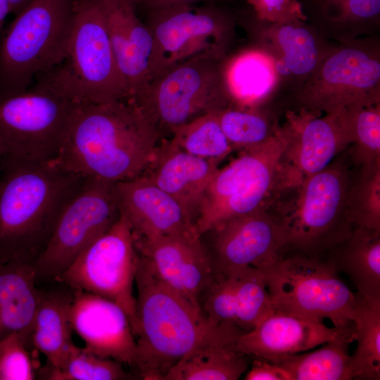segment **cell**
<instances>
[{"label":"cell","instance_id":"cell-19","mask_svg":"<svg viewBox=\"0 0 380 380\" xmlns=\"http://www.w3.org/2000/svg\"><path fill=\"white\" fill-rule=\"evenodd\" d=\"M120 212L135 242L177 234H199L194 217L171 195L140 175L115 183Z\"/></svg>","mask_w":380,"mask_h":380},{"label":"cell","instance_id":"cell-44","mask_svg":"<svg viewBox=\"0 0 380 380\" xmlns=\"http://www.w3.org/2000/svg\"><path fill=\"white\" fill-rule=\"evenodd\" d=\"M134 5L139 3H145L146 0H130Z\"/></svg>","mask_w":380,"mask_h":380},{"label":"cell","instance_id":"cell-16","mask_svg":"<svg viewBox=\"0 0 380 380\" xmlns=\"http://www.w3.org/2000/svg\"><path fill=\"white\" fill-rule=\"evenodd\" d=\"M322 113L303 108L286 113L289 141L281 161V193L324 170L351 144L342 110Z\"/></svg>","mask_w":380,"mask_h":380},{"label":"cell","instance_id":"cell-36","mask_svg":"<svg viewBox=\"0 0 380 380\" xmlns=\"http://www.w3.org/2000/svg\"><path fill=\"white\" fill-rule=\"evenodd\" d=\"M39 377L49 380H124L136 379L124 365L75 346L60 368L42 367Z\"/></svg>","mask_w":380,"mask_h":380},{"label":"cell","instance_id":"cell-21","mask_svg":"<svg viewBox=\"0 0 380 380\" xmlns=\"http://www.w3.org/2000/svg\"><path fill=\"white\" fill-rule=\"evenodd\" d=\"M139 254L169 286L198 307L213 272L199 234H177L135 242Z\"/></svg>","mask_w":380,"mask_h":380},{"label":"cell","instance_id":"cell-12","mask_svg":"<svg viewBox=\"0 0 380 380\" xmlns=\"http://www.w3.org/2000/svg\"><path fill=\"white\" fill-rule=\"evenodd\" d=\"M147 26L153 36L150 81L198 56L226 59L235 24L217 8L183 5L151 9Z\"/></svg>","mask_w":380,"mask_h":380},{"label":"cell","instance_id":"cell-32","mask_svg":"<svg viewBox=\"0 0 380 380\" xmlns=\"http://www.w3.org/2000/svg\"><path fill=\"white\" fill-rule=\"evenodd\" d=\"M354 327L357 347L350 355L352 379H380V305L357 293Z\"/></svg>","mask_w":380,"mask_h":380},{"label":"cell","instance_id":"cell-35","mask_svg":"<svg viewBox=\"0 0 380 380\" xmlns=\"http://www.w3.org/2000/svg\"><path fill=\"white\" fill-rule=\"evenodd\" d=\"M216 114L233 149L243 151L267 142L278 126L258 108L231 105Z\"/></svg>","mask_w":380,"mask_h":380},{"label":"cell","instance_id":"cell-10","mask_svg":"<svg viewBox=\"0 0 380 380\" xmlns=\"http://www.w3.org/2000/svg\"><path fill=\"white\" fill-rule=\"evenodd\" d=\"M225 59L201 55L158 74L131 100L160 134L232 105L223 75Z\"/></svg>","mask_w":380,"mask_h":380},{"label":"cell","instance_id":"cell-18","mask_svg":"<svg viewBox=\"0 0 380 380\" xmlns=\"http://www.w3.org/2000/svg\"><path fill=\"white\" fill-rule=\"evenodd\" d=\"M72 292L70 320L73 331L84 343V349L134 370L137 341L126 312L101 296L80 290Z\"/></svg>","mask_w":380,"mask_h":380},{"label":"cell","instance_id":"cell-8","mask_svg":"<svg viewBox=\"0 0 380 380\" xmlns=\"http://www.w3.org/2000/svg\"><path fill=\"white\" fill-rule=\"evenodd\" d=\"M75 103L128 99L107 28L96 0H78L71 39L62 61L42 74Z\"/></svg>","mask_w":380,"mask_h":380},{"label":"cell","instance_id":"cell-6","mask_svg":"<svg viewBox=\"0 0 380 380\" xmlns=\"http://www.w3.org/2000/svg\"><path fill=\"white\" fill-rule=\"evenodd\" d=\"M288 141L286 125H278L267 142L242 151L216 170L197 211L199 235L224 220L270 207L280 192L281 161Z\"/></svg>","mask_w":380,"mask_h":380},{"label":"cell","instance_id":"cell-30","mask_svg":"<svg viewBox=\"0 0 380 380\" xmlns=\"http://www.w3.org/2000/svg\"><path fill=\"white\" fill-rule=\"evenodd\" d=\"M313 24L338 43L372 36L380 25V0H313Z\"/></svg>","mask_w":380,"mask_h":380},{"label":"cell","instance_id":"cell-4","mask_svg":"<svg viewBox=\"0 0 380 380\" xmlns=\"http://www.w3.org/2000/svg\"><path fill=\"white\" fill-rule=\"evenodd\" d=\"M343 157L324 170L283 191L289 199L275 200L270 206L280 227L284 251L311 256L345 241L355 226L347 213L353 175Z\"/></svg>","mask_w":380,"mask_h":380},{"label":"cell","instance_id":"cell-25","mask_svg":"<svg viewBox=\"0 0 380 380\" xmlns=\"http://www.w3.org/2000/svg\"><path fill=\"white\" fill-rule=\"evenodd\" d=\"M219 164L188 153L166 141L158 146L141 175L179 201L196 222L199 205Z\"/></svg>","mask_w":380,"mask_h":380},{"label":"cell","instance_id":"cell-40","mask_svg":"<svg viewBox=\"0 0 380 380\" xmlns=\"http://www.w3.org/2000/svg\"><path fill=\"white\" fill-rule=\"evenodd\" d=\"M246 380H290L289 374L281 367L266 360L253 357Z\"/></svg>","mask_w":380,"mask_h":380},{"label":"cell","instance_id":"cell-20","mask_svg":"<svg viewBox=\"0 0 380 380\" xmlns=\"http://www.w3.org/2000/svg\"><path fill=\"white\" fill-rule=\"evenodd\" d=\"M355 334L354 326L328 327L322 321L274 310L253 330L239 336L237 348L248 357L274 363L284 356Z\"/></svg>","mask_w":380,"mask_h":380},{"label":"cell","instance_id":"cell-26","mask_svg":"<svg viewBox=\"0 0 380 380\" xmlns=\"http://www.w3.org/2000/svg\"><path fill=\"white\" fill-rule=\"evenodd\" d=\"M34 262L0 263V341L18 333L30 341L42 291L36 285Z\"/></svg>","mask_w":380,"mask_h":380},{"label":"cell","instance_id":"cell-2","mask_svg":"<svg viewBox=\"0 0 380 380\" xmlns=\"http://www.w3.org/2000/svg\"><path fill=\"white\" fill-rule=\"evenodd\" d=\"M84 179L53 162L2 155L0 263L34 262L63 208Z\"/></svg>","mask_w":380,"mask_h":380},{"label":"cell","instance_id":"cell-31","mask_svg":"<svg viewBox=\"0 0 380 380\" xmlns=\"http://www.w3.org/2000/svg\"><path fill=\"white\" fill-rule=\"evenodd\" d=\"M355 334L324 344L307 353L284 356L274 364L284 369L290 380H350V355L348 346Z\"/></svg>","mask_w":380,"mask_h":380},{"label":"cell","instance_id":"cell-34","mask_svg":"<svg viewBox=\"0 0 380 380\" xmlns=\"http://www.w3.org/2000/svg\"><path fill=\"white\" fill-rule=\"evenodd\" d=\"M216 113L201 115L176 127L169 141L188 153L220 163L234 149Z\"/></svg>","mask_w":380,"mask_h":380},{"label":"cell","instance_id":"cell-24","mask_svg":"<svg viewBox=\"0 0 380 380\" xmlns=\"http://www.w3.org/2000/svg\"><path fill=\"white\" fill-rule=\"evenodd\" d=\"M239 328L211 324L198 343L163 380H237L248 368V355L237 348Z\"/></svg>","mask_w":380,"mask_h":380},{"label":"cell","instance_id":"cell-11","mask_svg":"<svg viewBox=\"0 0 380 380\" xmlns=\"http://www.w3.org/2000/svg\"><path fill=\"white\" fill-rule=\"evenodd\" d=\"M373 37L334 45L296 89L300 108L334 113L357 102L380 99V49Z\"/></svg>","mask_w":380,"mask_h":380},{"label":"cell","instance_id":"cell-14","mask_svg":"<svg viewBox=\"0 0 380 380\" xmlns=\"http://www.w3.org/2000/svg\"><path fill=\"white\" fill-rule=\"evenodd\" d=\"M120 215L115 184L85 178L63 208L34 262L37 279L56 280Z\"/></svg>","mask_w":380,"mask_h":380},{"label":"cell","instance_id":"cell-1","mask_svg":"<svg viewBox=\"0 0 380 380\" xmlns=\"http://www.w3.org/2000/svg\"><path fill=\"white\" fill-rule=\"evenodd\" d=\"M161 134L132 100L76 103L52 162L84 178L115 184L141 175Z\"/></svg>","mask_w":380,"mask_h":380},{"label":"cell","instance_id":"cell-38","mask_svg":"<svg viewBox=\"0 0 380 380\" xmlns=\"http://www.w3.org/2000/svg\"><path fill=\"white\" fill-rule=\"evenodd\" d=\"M39 353L30 340L18 333L0 341V380L38 379L42 366Z\"/></svg>","mask_w":380,"mask_h":380},{"label":"cell","instance_id":"cell-15","mask_svg":"<svg viewBox=\"0 0 380 380\" xmlns=\"http://www.w3.org/2000/svg\"><path fill=\"white\" fill-rule=\"evenodd\" d=\"M213 274L262 269L284 251L280 227L268 207L224 220L200 235Z\"/></svg>","mask_w":380,"mask_h":380},{"label":"cell","instance_id":"cell-27","mask_svg":"<svg viewBox=\"0 0 380 380\" xmlns=\"http://www.w3.org/2000/svg\"><path fill=\"white\" fill-rule=\"evenodd\" d=\"M328 253L326 260L350 279L360 296L380 305V230L355 227L350 235Z\"/></svg>","mask_w":380,"mask_h":380},{"label":"cell","instance_id":"cell-23","mask_svg":"<svg viewBox=\"0 0 380 380\" xmlns=\"http://www.w3.org/2000/svg\"><path fill=\"white\" fill-rule=\"evenodd\" d=\"M102 13L128 99L149 82L153 36L130 0H96Z\"/></svg>","mask_w":380,"mask_h":380},{"label":"cell","instance_id":"cell-13","mask_svg":"<svg viewBox=\"0 0 380 380\" xmlns=\"http://www.w3.org/2000/svg\"><path fill=\"white\" fill-rule=\"evenodd\" d=\"M139 254L125 217L95 240L56 279L72 289L108 298L127 315L136 338L137 301L134 284Z\"/></svg>","mask_w":380,"mask_h":380},{"label":"cell","instance_id":"cell-17","mask_svg":"<svg viewBox=\"0 0 380 380\" xmlns=\"http://www.w3.org/2000/svg\"><path fill=\"white\" fill-rule=\"evenodd\" d=\"M199 308L214 325L248 332L274 310L263 272L248 266L215 274L199 296Z\"/></svg>","mask_w":380,"mask_h":380},{"label":"cell","instance_id":"cell-33","mask_svg":"<svg viewBox=\"0 0 380 380\" xmlns=\"http://www.w3.org/2000/svg\"><path fill=\"white\" fill-rule=\"evenodd\" d=\"M357 165L380 162V99L357 102L342 110Z\"/></svg>","mask_w":380,"mask_h":380},{"label":"cell","instance_id":"cell-22","mask_svg":"<svg viewBox=\"0 0 380 380\" xmlns=\"http://www.w3.org/2000/svg\"><path fill=\"white\" fill-rule=\"evenodd\" d=\"M258 20L255 46L273 60L281 82L291 79L297 82L298 87L334 46L327 43L317 28L306 20Z\"/></svg>","mask_w":380,"mask_h":380},{"label":"cell","instance_id":"cell-28","mask_svg":"<svg viewBox=\"0 0 380 380\" xmlns=\"http://www.w3.org/2000/svg\"><path fill=\"white\" fill-rule=\"evenodd\" d=\"M72 289L42 292L30 334L33 347L46 358V366L60 368L75 346L70 320Z\"/></svg>","mask_w":380,"mask_h":380},{"label":"cell","instance_id":"cell-7","mask_svg":"<svg viewBox=\"0 0 380 380\" xmlns=\"http://www.w3.org/2000/svg\"><path fill=\"white\" fill-rule=\"evenodd\" d=\"M273 308L334 327L354 326L356 296L336 270L320 256L281 255L260 269Z\"/></svg>","mask_w":380,"mask_h":380},{"label":"cell","instance_id":"cell-39","mask_svg":"<svg viewBox=\"0 0 380 380\" xmlns=\"http://www.w3.org/2000/svg\"><path fill=\"white\" fill-rule=\"evenodd\" d=\"M258 20L267 22L307 20L302 5L296 0H247Z\"/></svg>","mask_w":380,"mask_h":380},{"label":"cell","instance_id":"cell-29","mask_svg":"<svg viewBox=\"0 0 380 380\" xmlns=\"http://www.w3.org/2000/svg\"><path fill=\"white\" fill-rule=\"evenodd\" d=\"M223 75L232 105L258 108L281 82L273 60L253 47L224 61Z\"/></svg>","mask_w":380,"mask_h":380},{"label":"cell","instance_id":"cell-9","mask_svg":"<svg viewBox=\"0 0 380 380\" xmlns=\"http://www.w3.org/2000/svg\"><path fill=\"white\" fill-rule=\"evenodd\" d=\"M75 104L44 75L25 91L0 94L1 154L30 160H54Z\"/></svg>","mask_w":380,"mask_h":380},{"label":"cell","instance_id":"cell-42","mask_svg":"<svg viewBox=\"0 0 380 380\" xmlns=\"http://www.w3.org/2000/svg\"><path fill=\"white\" fill-rule=\"evenodd\" d=\"M11 8V13L18 15L32 0H7Z\"/></svg>","mask_w":380,"mask_h":380},{"label":"cell","instance_id":"cell-3","mask_svg":"<svg viewBox=\"0 0 380 380\" xmlns=\"http://www.w3.org/2000/svg\"><path fill=\"white\" fill-rule=\"evenodd\" d=\"M137 287V357L144 380H163L203 337L210 324L200 308L166 284L139 255Z\"/></svg>","mask_w":380,"mask_h":380},{"label":"cell","instance_id":"cell-43","mask_svg":"<svg viewBox=\"0 0 380 380\" xmlns=\"http://www.w3.org/2000/svg\"><path fill=\"white\" fill-rule=\"evenodd\" d=\"M11 13V8L7 0H0V39L3 33V25L6 16Z\"/></svg>","mask_w":380,"mask_h":380},{"label":"cell","instance_id":"cell-41","mask_svg":"<svg viewBox=\"0 0 380 380\" xmlns=\"http://www.w3.org/2000/svg\"><path fill=\"white\" fill-rule=\"evenodd\" d=\"M209 0H146L145 4L151 9L167 8L176 6L194 5L196 3Z\"/></svg>","mask_w":380,"mask_h":380},{"label":"cell","instance_id":"cell-37","mask_svg":"<svg viewBox=\"0 0 380 380\" xmlns=\"http://www.w3.org/2000/svg\"><path fill=\"white\" fill-rule=\"evenodd\" d=\"M358 166L348 192V216L355 227L380 230V162Z\"/></svg>","mask_w":380,"mask_h":380},{"label":"cell","instance_id":"cell-5","mask_svg":"<svg viewBox=\"0 0 380 380\" xmlns=\"http://www.w3.org/2000/svg\"><path fill=\"white\" fill-rule=\"evenodd\" d=\"M78 0H32L0 39V94L20 92L63 59Z\"/></svg>","mask_w":380,"mask_h":380},{"label":"cell","instance_id":"cell-45","mask_svg":"<svg viewBox=\"0 0 380 380\" xmlns=\"http://www.w3.org/2000/svg\"><path fill=\"white\" fill-rule=\"evenodd\" d=\"M1 156H2V154H1V151H0V166H1Z\"/></svg>","mask_w":380,"mask_h":380}]
</instances>
